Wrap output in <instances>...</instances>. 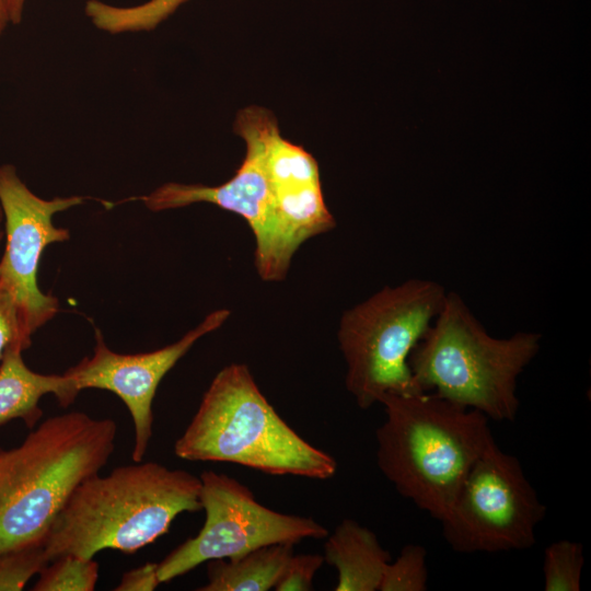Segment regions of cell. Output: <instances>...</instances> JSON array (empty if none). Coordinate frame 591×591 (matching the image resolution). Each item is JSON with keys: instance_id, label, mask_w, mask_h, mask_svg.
<instances>
[{"instance_id": "7402d4cb", "label": "cell", "mask_w": 591, "mask_h": 591, "mask_svg": "<svg viewBox=\"0 0 591 591\" xmlns=\"http://www.w3.org/2000/svg\"><path fill=\"white\" fill-rule=\"evenodd\" d=\"M160 584L158 578V564L147 563L142 566L126 571L116 591H152Z\"/></svg>"}, {"instance_id": "d6986e66", "label": "cell", "mask_w": 591, "mask_h": 591, "mask_svg": "<svg viewBox=\"0 0 591 591\" xmlns=\"http://www.w3.org/2000/svg\"><path fill=\"white\" fill-rule=\"evenodd\" d=\"M47 564L43 546L10 552L0 556V590H23L28 580Z\"/></svg>"}, {"instance_id": "4fadbf2b", "label": "cell", "mask_w": 591, "mask_h": 591, "mask_svg": "<svg viewBox=\"0 0 591 591\" xmlns=\"http://www.w3.org/2000/svg\"><path fill=\"white\" fill-rule=\"evenodd\" d=\"M324 560L337 570L335 591H379L390 553L370 529L344 519L326 536Z\"/></svg>"}, {"instance_id": "ba28073f", "label": "cell", "mask_w": 591, "mask_h": 591, "mask_svg": "<svg viewBox=\"0 0 591 591\" xmlns=\"http://www.w3.org/2000/svg\"><path fill=\"white\" fill-rule=\"evenodd\" d=\"M545 513L518 457L494 442L473 464L440 522L454 552L499 553L535 545Z\"/></svg>"}, {"instance_id": "30bf717a", "label": "cell", "mask_w": 591, "mask_h": 591, "mask_svg": "<svg viewBox=\"0 0 591 591\" xmlns=\"http://www.w3.org/2000/svg\"><path fill=\"white\" fill-rule=\"evenodd\" d=\"M82 202L80 196L40 198L19 177L14 165H0V207L5 231L0 286L15 302L30 335L50 321L59 308L58 299L44 293L37 283L44 250L70 237L69 230L56 227L53 217Z\"/></svg>"}, {"instance_id": "5bb4252c", "label": "cell", "mask_w": 591, "mask_h": 591, "mask_svg": "<svg viewBox=\"0 0 591 591\" xmlns=\"http://www.w3.org/2000/svg\"><path fill=\"white\" fill-rule=\"evenodd\" d=\"M293 544H273L235 558L211 559L199 591H268L275 588L293 554Z\"/></svg>"}, {"instance_id": "52a82bcc", "label": "cell", "mask_w": 591, "mask_h": 591, "mask_svg": "<svg viewBox=\"0 0 591 591\" xmlns=\"http://www.w3.org/2000/svg\"><path fill=\"white\" fill-rule=\"evenodd\" d=\"M445 294L437 281L412 278L383 287L341 315L337 337L346 362L345 385L360 408H370L386 394L421 392L408 359Z\"/></svg>"}, {"instance_id": "9c48e42d", "label": "cell", "mask_w": 591, "mask_h": 591, "mask_svg": "<svg viewBox=\"0 0 591 591\" xmlns=\"http://www.w3.org/2000/svg\"><path fill=\"white\" fill-rule=\"evenodd\" d=\"M199 478L205 522L196 536L158 563L160 583L211 559L235 558L267 545H294L328 535L312 518L281 513L259 503L245 485L225 474L205 471Z\"/></svg>"}, {"instance_id": "5b68a950", "label": "cell", "mask_w": 591, "mask_h": 591, "mask_svg": "<svg viewBox=\"0 0 591 591\" xmlns=\"http://www.w3.org/2000/svg\"><path fill=\"white\" fill-rule=\"evenodd\" d=\"M187 461L233 463L270 475L328 479L336 460L299 436L242 363L222 368L174 444Z\"/></svg>"}, {"instance_id": "44dd1931", "label": "cell", "mask_w": 591, "mask_h": 591, "mask_svg": "<svg viewBox=\"0 0 591 591\" xmlns=\"http://www.w3.org/2000/svg\"><path fill=\"white\" fill-rule=\"evenodd\" d=\"M31 344L32 335L26 332L15 302L0 286V359L10 346L18 345L25 350Z\"/></svg>"}, {"instance_id": "277c9868", "label": "cell", "mask_w": 591, "mask_h": 591, "mask_svg": "<svg viewBox=\"0 0 591 591\" xmlns=\"http://www.w3.org/2000/svg\"><path fill=\"white\" fill-rule=\"evenodd\" d=\"M376 464L396 491L441 521L468 471L495 442L482 413L434 393L386 394Z\"/></svg>"}, {"instance_id": "6da1fadb", "label": "cell", "mask_w": 591, "mask_h": 591, "mask_svg": "<svg viewBox=\"0 0 591 591\" xmlns=\"http://www.w3.org/2000/svg\"><path fill=\"white\" fill-rule=\"evenodd\" d=\"M234 132L244 140L246 152L230 179L217 186L170 182L140 199L151 211L208 202L242 217L255 237L259 277L279 281L301 244L335 227L318 163L282 137L267 108L251 105L239 111Z\"/></svg>"}, {"instance_id": "e0dca14e", "label": "cell", "mask_w": 591, "mask_h": 591, "mask_svg": "<svg viewBox=\"0 0 591 591\" xmlns=\"http://www.w3.org/2000/svg\"><path fill=\"white\" fill-rule=\"evenodd\" d=\"M584 564L580 542L559 540L544 551L543 576L545 591H579Z\"/></svg>"}, {"instance_id": "7c38bea8", "label": "cell", "mask_w": 591, "mask_h": 591, "mask_svg": "<svg viewBox=\"0 0 591 591\" xmlns=\"http://www.w3.org/2000/svg\"><path fill=\"white\" fill-rule=\"evenodd\" d=\"M21 346H10L0 364V425L22 419L33 429L43 416L40 398L53 394L60 406L68 407L78 396L70 379L63 374H42L24 362Z\"/></svg>"}, {"instance_id": "603a6c76", "label": "cell", "mask_w": 591, "mask_h": 591, "mask_svg": "<svg viewBox=\"0 0 591 591\" xmlns=\"http://www.w3.org/2000/svg\"><path fill=\"white\" fill-rule=\"evenodd\" d=\"M10 23L19 24L22 22L25 0H5Z\"/></svg>"}, {"instance_id": "ffe728a7", "label": "cell", "mask_w": 591, "mask_h": 591, "mask_svg": "<svg viewBox=\"0 0 591 591\" xmlns=\"http://www.w3.org/2000/svg\"><path fill=\"white\" fill-rule=\"evenodd\" d=\"M320 554H292L287 561L274 590L309 591L314 589L313 579L324 563Z\"/></svg>"}, {"instance_id": "8fae6325", "label": "cell", "mask_w": 591, "mask_h": 591, "mask_svg": "<svg viewBox=\"0 0 591 591\" xmlns=\"http://www.w3.org/2000/svg\"><path fill=\"white\" fill-rule=\"evenodd\" d=\"M229 316V310H216L177 341L135 355L113 351L96 329L92 356L83 358L65 374L78 393L85 389H101L114 393L124 402L134 422L131 459L141 462L152 437V404L160 382L198 339L218 329Z\"/></svg>"}, {"instance_id": "d4e9b609", "label": "cell", "mask_w": 591, "mask_h": 591, "mask_svg": "<svg viewBox=\"0 0 591 591\" xmlns=\"http://www.w3.org/2000/svg\"><path fill=\"white\" fill-rule=\"evenodd\" d=\"M2 219H3V215H2L1 207H0V241H1L2 236H3V232H2V229H1Z\"/></svg>"}, {"instance_id": "8992f818", "label": "cell", "mask_w": 591, "mask_h": 591, "mask_svg": "<svg viewBox=\"0 0 591 591\" xmlns=\"http://www.w3.org/2000/svg\"><path fill=\"white\" fill-rule=\"evenodd\" d=\"M542 335L488 334L460 294L447 291L442 306L408 363L421 392L475 409L495 421H513L518 378L535 358Z\"/></svg>"}, {"instance_id": "3957f363", "label": "cell", "mask_w": 591, "mask_h": 591, "mask_svg": "<svg viewBox=\"0 0 591 591\" xmlns=\"http://www.w3.org/2000/svg\"><path fill=\"white\" fill-rule=\"evenodd\" d=\"M200 478L158 462H134L78 486L43 544L47 563L104 549L132 554L169 532L183 512L201 509Z\"/></svg>"}, {"instance_id": "7a4b0ae2", "label": "cell", "mask_w": 591, "mask_h": 591, "mask_svg": "<svg viewBox=\"0 0 591 591\" xmlns=\"http://www.w3.org/2000/svg\"><path fill=\"white\" fill-rule=\"evenodd\" d=\"M117 425L83 412L50 417L10 450L0 448V556L43 546L55 520L115 449Z\"/></svg>"}, {"instance_id": "cb8c5ba5", "label": "cell", "mask_w": 591, "mask_h": 591, "mask_svg": "<svg viewBox=\"0 0 591 591\" xmlns=\"http://www.w3.org/2000/svg\"><path fill=\"white\" fill-rule=\"evenodd\" d=\"M10 23L5 0H0V37Z\"/></svg>"}, {"instance_id": "ac0fdd59", "label": "cell", "mask_w": 591, "mask_h": 591, "mask_svg": "<svg viewBox=\"0 0 591 591\" xmlns=\"http://www.w3.org/2000/svg\"><path fill=\"white\" fill-rule=\"evenodd\" d=\"M427 551L418 544L403 547L394 561L386 565L379 591L427 590Z\"/></svg>"}, {"instance_id": "9a60e30c", "label": "cell", "mask_w": 591, "mask_h": 591, "mask_svg": "<svg viewBox=\"0 0 591 591\" xmlns=\"http://www.w3.org/2000/svg\"><path fill=\"white\" fill-rule=\"evenodd\" d=\"M187 1L148 0L136 5L117 7L100 0H88L84 12L95 27L109 34L148 32Z\"/></svg>"}, {"instance_id": "2e32d148", "label": "cell", "mask_w": 591, "mask_h": 591, "mask_svg": "<svg viewBox=\"0 0 591 591\" xmlns=\"http://www.w3.org/2000/svg\"><path fill=\"white\" fill-rule=\"evenodd\" d=\"M38 576L33 591H93L99 564L93 558L65 554L48 561Z\"/></svg>"}]
</instances>
